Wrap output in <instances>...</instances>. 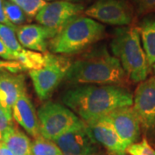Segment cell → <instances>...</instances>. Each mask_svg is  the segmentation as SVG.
I'll return each mask as SVG.
<instances>
[{"label": "cell", "mask_w": 155, "mask_h": 155, "mask_svg": "<svg viewBox=\"0 0 155 155\" xmlns=\"http://www.w3.org/2000/svg\"><path fill=\"white\" fill-rule=\"evenodd\" d=\"M63 155H94L96 143L89 136L85 123L73 128L54 141Z\"/></svg>", "instance_id": "cell-12"}, {"label": "cell", "mask_w": 155, "mask_h": 155, "mask_svg": "<svg viewBox=\"0 0 155 155\" xmlns=\"http://www.w3.org/2000/svg\"><path fill=\"white\" fill-rule=\"evenodd\" d=\"M1 142L5 145L13 155H30V140L15 126L2 134Z\"/></svg>", "instance_id": "cell-16"}, {"label": "cell", "mask_w": 155, "mask_h": 155, "mask_svg": "<svg viewBox=\"0 0 155 155\" xmlns=\"http://www.w3.org/2000/svg\"><path fill=\"white\" fill-rule=\"evenodd\" d=\"M18 7L22 9L25 13L27 19L28 21H31L35 16L38 14V12L44 7L48 2L44 0H9Z\"/></svg>", "instance_id": "cell-22"}, {"label": "cell", "mask_w": 155, "mask_h": 155, "mask_svg": "<svg viewBox=\"0 0 155 155\" xmlns=\"http://www.w3.org/2000/svg\"><path fill=\"white\" fill-rule=\"evenodd\" d=\"M44 1H46V2H49V1H51V2H53V1H60V0H44ZM64 1H71V0H64Z\"/></svg>", "instance_id": "cell-30"}, {"label": "cell", "mask_w": 155, "mask_h": 155, "mask_svg": "<svg viewBox=\"0 0 155 155\" xmlns=\"http://www.w3.org/2000/svg\"><path fill=\"white\" fill-rule=\"evenodd\" d=\"M127 78L120 61L105 48H99L72 62L65 78L75 84L121 86L126 83Z\"/></svg>", "instance_id": "cell-2"}, {"label": "cell", "mask_w": 155, "mask_h": 155, "mask_svg": "<svg viewBox=\"0 0 155 155\" xmlns=\"http://www.w3.org/2000/svg\"><path fill=\"white\" fill-rule=\"evenodd\" d=\"M17 40L25 48L45 53L48 48V41L57 32L41 24H26L17 28Z\"/></svg>", "instance_id": "cell-13"}, {"label": "cell", "mask_w": 155, "mask_h": 155, "mask_svg": "<svg viewBox=\"0 0 155 155\" xmlns=\"http://www.w3.org/2000/svg\"><path fill=\"white\" fill-rule=\"evenodd\" d=\"M84 6L72 1L48 2L39 11L35 19L42 26L53 29L57 33L72 19L79 17Z\"/></svg>", "instance_id": "cell-8"}, {"label": "cell", "mask_w": 155, "mask_h": 155, "mask_svg": "<svg viewBox=\"0 0 155 155\" xmlns=\"http://www.w3.org/2000/svg\"><path fill=\"white\" fill-rule=\"evenodd\" d=\"M23 71H26L25 68L17 61L0 60V72H11L18 74Z\"/></svg>", "instance_id": "cell-25"}, {"label": "cell", "mask_w": 155, "mask_h": 155, "mask_svg": "<svg viewBox=\"0 0 155 155\" xmlns=\"http://www.w3.org/2000/svg\"><path fill=\"white\" fill-rule=\"evenodd\" d=\"M149 66L155 65V17H146L138 27Z\"/></svg>", "instance_id": "cell-17"}, {"label": "cell", "mask_w": 155, "mask_h": 155, "mask_svg": "<svg viewBox=\"0 0 155 155\" xmlns=\"http://www.w3.org/2000/svg\"><path fill=\"white\" fill-rule=\"evenodd\" d=\"M38 120L41 135L51 141L84 124L69 109L52 102L46 103L39 109Z\"/></svg>", "instance_id": "cell-5"}, {"label": "cell", "mask_w": 155, "mask_h": 155, "mask_svg": "<svg viewBox=\"0 0 155 155\" xmlns=\"http://www.w3.org/2000/svg\"><path fill=\"white\" fill-rule=\"evenodd\" d=\"M1 139H2V134L0 133V140H1Z\"/></svg>", "instance_id": "cell-31"}, {"label": "cell", "mask_w": 155, "mask_h": 155, "mask_svg": "<svg viewBox=\"0 0 155 155\" xmlns=\"http://www.w3.org/2000/svg\"><path fill=\"white\" fill-rule=\"evenodd\" d=\"M0 57L6 61H16V54L12 53L0 39Z\"/></svg>", "instance_id": "cell-27"}, {"label": "cell", "mask_w": 155, "mask_h": 155, "mask_svg": "<svg viewBox=\"0 0 155 155\" xmlns=\"http://www.w3.org/2000/svg\"><path fill=\"white\" fill-rule=\"evenodd\" d=\"M26 91L22 74L0 72V104L12 112V107L20 95Z\"/></svg>", "instance_id": "cell-15"}, {"label": "cell", "mask_w": 155, "mask_h": 155, "mask_svg": "<svg viewBox=\"0 0 155 155\" xmlns=\"http://www.w3.org/2000/svg\"><path fill=\"white\" fill-rule=\"evenodd\" d=\"M105 27L88 17L72 19L48 41V48L55 54H74L86 49L103 38Z\"/></svg>", "instance_id": "cell-3"}, {"label": "cell", "mask_w": 155, "mask_h": 155, "mask_svg": "<svg viewBox=\"0 0 155 155\" xmlns=\"http://www.w3.org/2000/svg\"><path fill=\"white\" fill-rule=\"evenodd\" d=\"M111 49L128 78L134 83L147 79L149 64L140 44L138 27L128 26L117 29L111 41Z\"/></svg>", "instance_id": "cell-4"}, {"label": "cell", "mask_w": 155, "mask_h": 155, "mask_svg": "<svg viewBox=\"0 0 155 155\" xmlns=\"http://www.w3.org/2000/svg\"><path fill=\"white\" fill-rule=\"evenodd\" d=\"M63 103L84 122L97 120L122 107L133 104V95L116 85H85L72 89L62 97Z\"/></svg>", "instance_id": "cell-1"}, {"label": "cell", "mask_w": 155, "mask_h": 155, "mask_svg": "<svg viewBox=\"0 0 155 155\" xmlns=\"http://www.w3.org/2000/svg\"><path fill=\"white\" fill-rule=\"evenodd\" d=\"M0 23L2 24H5V25H7L11 28H15L17 29V27L14 26L12 23H11L5 16V11H4V7H3V0H0Z\"/></svg>", "instance_id": "cell-28"}, {"label": "cell", "mask_w": 155, "mask_h": 155, "mask_svg": "<svg viewBox=\"0 0 155 155\" xmlns=\"http://www.w3.org/2000/svg\"><path fill=\"white\" fill-rule=\"evenodd\" d=\"M16 61L19 62L25 70L29 71L40 70L45 67L46 63L44 53L28 49H22L21 52L16 53Z\"/></svg>", "instance_id": "cell-18"}, {"label": "cell", "mask_w": 155, "mask_h": 155, "mask_svg": "<svg viewBox=\"0 0 155 155\" xmlns=\"http://www.w3.org/2000/svg\"><path fill=\"white\" fill-rule=\"evenodd\" d=\"M15 126L12 120V112L0 104V133H5Z\"/></svg>", "instance_id": "cell-24"}, {"label": "cell", "mask_w": 155, "mask_h": 155, "mask_svg": "<svg viewBox=\"0 0 155 155\" xmlns=\"http://www.w3.org/2000/svg\"><path fill=\"white\" fill-rule=\"evenodd\" d=\"M0 155H13V153L7 148L5 145L0 142Z\"/></svg>", "instance_id": "cell-29"}, {"label": "cell", "mask_w": 155, "mask_h": 155, "mask_svg": "<svg viewBox=\"0 0 155 155\" xmlns=\"http://www.w3.org/2000/svg\"><path fill=\"white\" fill-rule=\"evenodd\" d=\"M153 71H154V72H155V65L154 66H153Z\"/></svg>", "instance_id": "cell-32"}, {"label": "cell", "mask_w": 155, "mask_h": 155, "mask_svg": "<svg viewBox=\"0 0 155 155\" xmlns=\"http://www.w3.org/2000/svg\"><path fill=\"white\" fill-rule=\"evenodd\" d=\"M133 108L140 126L147 134H155V77L140 82L133 97Z\"/></svg>", "instance_id": "cell-9"}, {"label": "cell", "mask_w": 155, "mask_h": 155, "mask_svg": "<svg viewBox=\"0 0 155 155\" xmlns=\"http://www.w3.org/2000/svg\"><path fill=\"white\" fill-rule=\"evenodd\" d=\"M140 14H147L155 11V0H135Z\"/></svg>", "instance_id": "cell-26"}, {"label": "cell", "mask_w": 155, "mask_h": 155, "mask_svg": "<svg viewBox=\"0 0 155 155\" xmlns=\"http://www.w3.org/2000/svg\"><path fill=\"white\" fill-rule=\"evenodd\" d=\"M3 7L7 19L14 26H22L26 22L27 17L20 7L9 0H3Z\"/></svg>", "instance_id": "cell-21"}, {"label": "cell", "mask_w": 155, "mask_h": 155, "mask_svg": "<svg viewBox=\"0 0 155 155\" xmlns=\"http://www.w3.org/2000/svg\"><path fill=\"white\" fill-rule=\"evenodd\" d=\"M16 31L17 29L0 23V39L14 54L19 53L23 49L17 40Z\"/></svg>", "instance_id": "cell-20"}, {"label": "cell", "mask_w": 155, "mask_h": 155, "mask_svg": "<svg viewBox=\"0 0 155 155\" xmlns=\"http://www.w3.org/2000/svg\"><path fill=\"white\" fill-rule=\"evenodd\" d=\"M89 136L95 143L102 145L108 155H125L126 150L114 126L105 116L92 122H84Z\"/></svg>", "instance_id": "cell-10"}, {"label": "cell", "mask_w": 155, "mask_h": 155, "mask_svg": "<svg viewBox=\"0 0 155 155\" xmlns=\"http://www.w3.org/2000/svg\"><path fill=\"white\" fill-rule=\"evenodd\" d=\"M126 153L129 155H155V150L148 143L147 140L144 138L140 142L130 145Z\"/></svg>", "instance_id": "cell-23"}, {"label": "cell", "mask_w": 155, "mask_h": 155, "mask_svg": "<svg viewBox=\"0 0 155 155\" xmlns=\"http://www.w3.org/2000/svg\"><path fill=\"white\" fill-rule=\"evenodd\" d=\"M12 116L34 139L41 135L38 116L26 91L20 95L12 107Z\"/></svg>", "instance_id": "cell-14"}, {"label": "cell", "mask_w": 155, "mask_h": 155, "mask_svg": "<svg viewBox=\"0 0 155 155\" xmlns=\"http://www.w3.org/2000/svg\"><path fill=\"white\" fill-rule=\"evenodd\" d=\"M84 14L95 21L116 26H128L134 18L133 9L125 0H98Z\"/></svg>", "instance_id": "cell-7"}, {"label": "cell", "mask_w": 155, "mask_h": 155, "mask_svg": "<svg viewBox=\"0 0 155 155\" xmlns=\"http://www.w3.org/2000/svg\"><path fill=\"white\" fill-rule=\"evenodd\" d=\"M105 117L114 126L126 148L138 140L140 134V126L131 106L115 110Z\"/></svg>", "instance_id": "cell-11"}, {"label": "cell", "mask_w": 155, "mask_h": 155, "mask_svg": "<svg viewBox=\"0 0 155 155\" xmlns=\"http://www.w3.org/2000/svg\"><path fill=\"white\" fill-rule=\"evenodd\" d=\"M30 155H63L57 145L41 135L31 142Z\"/></svg>", "instance_id": "cell-19"}, {"label": "cell", "mask_w": 155, "mask_h": 155, "mask_svg": "<svg viewBox=\"0 0 155 155\" xmlns=\"http://www.w3.org/2000/svg\"><path fill=\"white\" fill-rule=\"evenodd\" d=\"M94 155H98V154H97V153H96V154H94Z\"/></svg>", "instance_id": "cell-33"}, {"label": "cell", "mask_w": 155, "mask_h": 155, "mask_svg": "<svg viewBox=\"0 0 155 155\" xmlns=\"http://www.w3.org/2000/svg\"><path fill=\"white\" fill-rule=\"evenodd\" d=\"M45 67L40 70L29 71L35 93L41 100L48 99L58 85L65 78L72 65L70 59L45 52Z\"/></svg>", "instance_id": "cell-6"}]
</instances>
